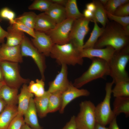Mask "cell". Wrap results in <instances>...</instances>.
Masks as SVG:
<instances>
[{"instance_id": "cell-1", "label": "cell", "mask_w": 129, "mask_h": 129, "mask_svg": "<svg viewBox=\"0 0 129 129\" xmlns=\"http://www.w3.org/2000/svg\"><path fill=\"white\" fill-rule=\"evenodd\" d=\"M129 46V36L125 34L123 26L114 21H109L94 48L110 46L118 52Z\"/></svg>"}, {"instance_id": "cell-2", "label": "cell", "mask_w": 129, "mask_h": 129, "mask_svg": "<svg viewBox=\"0 0 129 129\" xmlns=\"http://www.w3.org/2000/svg\"><path fill=\"white\" fill-rule=\"evenodd\" d=\"M80 53L72 43L69 42L63 44H54L49 56L61 65H82L83 59L81 57Z\"/></svg>"}, {"instance_id": "cell-3", "label": "cell", "mask_w": 129, "mask_h": 129, "mask_svg": "<svg viewBox=\"0 0 129 129\" xmlns=\"http://www.w3.org/2000/svg\"><path fill=\"white\" fill-rule=\"evenodd\" d=\"M129 61V46L115 52L108 63L109 75L114 84L122 81H129V75L126 68Z\"/></svg>"}, {"instance_id": "cell-4", "label": "cell", "mask_w": 129, "mask_h": 129, "mask_svg": "<svg viewBox=\"0 0 129 129\" xmlns=\"http://www.w3.org/2000/svg\"><path fill=\"white\" fill-rule=\"evenodd\" d=\"M91 59V62L88 69L81 76L75 79L73 83L77 88H80L93 81L109 75L108 62L97 58H93Z\"/></svg>"}, {"instance_id": "cell-5", "label": "cell", "mask_w": 129, "mask_h": 129, "mask_svg": "<svg viewBox=\"0 0 129 129\" xmlns=\"http://www.w3.org/2000/svg\"><path fill=\"white\" fill-rule=\"evenodd\" d=\"M113 81L107 83L105 90L106 94L103 100L95 107V112L96 122L105 126L109 124L115 117L111 109L110 102L112 94Z\"/></svg>"}, {"instance_id": "cell-6", "label": "cell", "mask_w": 129, "mask_h": 129, "mask_svg": "<svg viewBox=\"0 0 129 129\" xmlns=\"http://www.w3.org/2000/svg\"><path fill=\"white\" fill-rule=\"evenodd\" d=\"M79 106V112L75 118L77 129H93L96 122L94 104L90 100H85Z\"/></svg>"}, {"instance_id": "cell-7", "label": "cell", "mask_w": 129, "mask_h": 129, "mask_svg": "<svg viewBox=\"0 0 129 129\" xmlns=\"http://www.w3.org/2000/svg\"><path fill=\"white\" fill-rule=\"evenodd\" d=\"M0 65L4 81L9 86L18 89L22 85L29 82V80L23 78L20 75L18 63L2 61Z\"/></svg>"}, {"instance_id": "cell-8", "label": "cell", "mask_w": 129, "mask_h": 129, "mask_svg": "<svg viewBox=\"0 0 129 129\" xmlns=\"http://www.w3.org/2000/svg\"><path fill=\"white\" fill-rule=\"evenodd\" d=\"M91 21L84 17L75 20L69 33V42L80 52L83 49L84 38L89 31V24Z\"/></svg>"}, {"instance_id": "cell-9", "label": "cell", "mask_w": 129, "mask_h": 129, "mask_svg": "<svg viewBox=\"0 0 129 129\" xmlns=\"http://www.w3.org/2000/svg\"><path fill=\"white\" fill-rule=\"evenodd\" d=\"M20 46L22 56L29 57L32 59L39 69L42 78L44 80V72L46 67L45 56L38 51L25 35Z\"/></svg>"}, {"instance_id": "cell-10", "label": "cell", "mask_w": 129, "mask_h": 129, "mask_svg": "<svg viewBox=\"0 0 129 129\" xmlns=\"http://www.w3.org/2000/svg\"><path fill=\"white\" fill-rule=\"evenodd\" d=\"M75 20L67 18L45 33L50 38L54 44L61 45L68 43L69 34Z\"/></svg>"}, {"instance_id": "cell-11", "label": "cell", "mask_w": 129, "mask_h": 129, "mask_svg": "<svg viewBox=\"0 0 129 129\" xmlns=\"http://www.w3.org/2000/svg\"><path fill=\"white\" fill-rule=\"evenodd\" d=\"M115 52L114 49L110 46L104 48H94L83 49L80 53L81 57L88 58L90 59L97 58L103 59L108 63Z\"/></svg>"}, {"instance_id": "cell-12", "label": "cell", "mask_w": 129, "mask_h": 129, "mask_svg": "<svg viewBox=\"0 0 129 129\" xmlns=\"http://www.w3.org/2000/svg\"><path fill=\"white\" fill-rule=\"evenodd\" d=\"M35 37L31 42L38 51L45 56H49L54 44L50 38L45 33L35 31Z\"/></svg>"}, {"instance_id": "cell-13", "label": "cell", "mask_w": 129, "mask_h": 129, "mask_svg": "<svg viewBox=\"0 0 129 129\" xmlns=\"http://www.w3.org/2000/svg\"><path fill=\"white\" fill-rule=\"evenodd\" d=\"M90 94V91L87 90L77 88L70 82L67 89L62 93V104L59 113H63L66 106L76 98L81 96H88Z\"/></svg>"}, {"instance_id": "cell-14", "label": "cell", "mask_w": 129, "mask_h": 129, "mask_svg": "<svg viewBox=\"0 0 129 129\" xmlns=\"http://www.w3.org/2000/svg\"><path fill=\"white\" fill-rule=\"evenodd\" d=\"M61 70L56 75L54 80L50 82L47 90L50 93L60 91L63 92L68 87L70 82L68 78V68L64 64L61 65Z\"/></svg>"}, {"instance_id": "cell-15", "label": "cell", "mask_w": 129, "mask_h": 129, "mask_svg": "<svg viewBox=\"0 0 129 129\" xmlns=\"http://www.w3.org/2000/svg\"><path fill=\"white\" fill-rule=\"evenodd\" d=\"M0 54L1 60L18 63L22 62L20 45L10 46L5 43L1 46Z\"/></svg>"}, {"instance_id": "cell-16", "label": "cell", "mask_w": 129, "mask_h": 129, "mask_svg": "<svg viewBox=\"0 0 129 129\" xmlns=\"http://www.w3.org/2000/svg\"><path fill=\"white\" fill-rule=\"evenodd\" d=\"M34 95L28 91L26 84L22 85L20 92L18 96V114L23 116L28 107L31 99Z\"/></svg>"}, {"instance_id": "cell-17", "label": "cell", "mask_w": 129, "mask_h": 129, "mask_svg": "<svg viewBox=\"0 0 129 129\" xmlns=\"http://www.w3.org/2000/svg\"><path fill=\"white\" fill-rule=\"evenodd\" d=\"M37 113L33 98L23 116L25 123L32 129H43L38 121Z\"/></svg>"}, {"instance_id": "cell-18", "label": "cell", "mask_w": 129, "mask_h": 129, "mask_svg": "<svg viewBox=\"0 0 129 129\" xmlns=\"http://www.w3.org/2000/svg\"><path fill=\"white\" fill-rule=\"evenodd\" d=\"M56 24L45 12L37 15L34 30L45 33L53 28Z\"/></svg>"}, {"instance_id": "cell-19", "label": "cell", "mask_w": 129, "mask_h": 129, "mask_svg": "<svg viewBox=\"0 0 129 129\" xmlns=\"http://www.w3.org/2000/svg\"><path fill=\"white\" fill-rule=\"evenodd\" d=\"M18 89L11 87L6 84L0 89V98L6 105H16L18 104Z\"/></svg>"}, {"instance_id": "cell-20", "label": "cell", "mask_w": 129, "mask_h": 129, "mask_svg": "<svg viewBox=\"0 0 129 129\" xmlns=\"http://www.w3.org/2000/svg\"><path fill=\"white\" fill-rule=\"evenodd\" d=\"M17 113L16 105H6L0 114V129H7Z\"/></svg>"}, {"instance_id": "cell-21", "label": "cell", "mask_w": 129, "mask_h": 129, "mask_svg": "<svg viewBox=\"0 0 129 129\" xmlns=\"http://www.w3.org/2000/svg\"><path fill=\"white\" fill-rule=\"evenodd\" d=\"M50 94L47 91L42 96L35 97L33 98L38 114L41 118L45 117L48 113L49 100Z\"/></svg>"}, {"instance_id": "cell-22", "label": "cell", "mask_w": 129, "mask_h": 129, "mask_svg": "<svg viewBox=\"0 0 129 129\" xmlns=\"http://www.w3.org/2000/svg\"><path fill=\"white\" fill-rule=\"evenodd\" d=\"M45 12L56 24L60 23L66 19L64 6L52 3L48 10Z\"/></svg>"}, {"instance_id": "cell-23", "label": "cell", "mask_w": 129, "mask_h": 129, "mask_svg": "<svg viewBox=\"0 0 129 129\" xmlns=\"http://www.w3.org/2000/svg\"><path fill=\"white\" fill-rule=\"evenodd\" d=\"M113 111L116 116L124 113L126 117L129 116V97H115L113 103Z\"/></svg>"}, {"instance_id": "cell-24", "label": "cell", "mask_w": 129, "mask_h": 129, "mask_svg": "<svg viewBox=\"0 0 129 129\" xmlns=\"http://www.w3.org/2000/svg\"><path fill=\"white\" fill-rule=\"evenodd\" d=\"M92 2L95 4L96 8L95 11L93 12L91 22L95 21L100 23L102 27L105 28L109 21L104 6L99 0H94Z\"/></svg>"}, {"instance_id": "cell-25", "label": "cell", "mask_w": 129, "mask_h": 129, "mask_svg": "<svg viewBox=\"0 0 129 129\" xmlns=\"http://www.w3.org/2000/svg\"><path fill=\"white\" fill-rule=\"evenodd\" d=\"M7 35L5 44L10 46L20 45L25 35L24 33L14 28L10 25L7 28Z\"/></svg>"}, {"instance_id": "cell-26", "label": "cell", "mask_w": 129, "mask_h": 129, "mask_svg": "<svg viewBox=\"0 0 129 129\" xmlns=\"http://www.w3.org/2000/svg\"><path fill=\"white\" fill-rule=\"evenodd\" d=\"M63 92L58 91L51 93L49 98L48 113L59 111L62 105V95Z\"/></svg>"}, {"instance_id": "cell-27", "label": "cell", "mask_w": 129, "mask_h": 129, "mask_svg": "<svg viewBox=\"0 0 129 129\" xmlns=\"http://www.w3.org/2000/svg\"><path fill=\"white\" fill-rule=\"evenodd\" d=\"M93 22L94 25L93 30L89 38L84 43L83 49L94 48L95 43L104 30V28L99 27L97 22L95 21Z\"/></svg>"}, {"instance_id": "cell-28", "label": "cell", "mask_w": 129, "mask_h": 129, "mask_svg": "<svg viewBox=\"0 0 129 129\" xmlns=\"http://www.w3.org/2000/svg\"><path fill=\"white\" fill-rule=\"evenodd\" d=\"M64 7L66 19L75 20L84 17L78 9L76 0H68Z\"/></svg>"}, {"instance_id": "cell-29", "label": "cell", "mask_w": 129, "mask_h": 129, "mask_svg": "<svg viewBox=\"0 0 129 129\" xmlns=\"http://www.w3.org/2000/svg\"><path fill=\"white\" fill-rule=\"evenodd\" d=\"M44 80L41 78L37 79L35 82L31 81L27 86L28 90L30 93L34 95L35 97H39L43 96L44 94L45 83Z\"/></svg>"}, {"instance_id": "cell-30", "label": "cell", "mask_w": 129, "mask_h": 129, "mask_svg": "<svg viewBox=\"0 0 129 129\" xmlns=\"http://www.w3.org/2000/svg\"><path fill=\"white\" fill-rule=\"evenodd\" d=\"M112 92L115 97H129V81H122L115 84Z\"/></svg>"}, {"instance_id": "cell-31", "label": "cell", "mask_w": 129, "mask_h": 129, "mask_svg": "<svg viewBox=\"0 0 129 129\" xmlns=\"http://www.w3.org/2000/svg\"><path fill=\"white\" fill-rule=\"evenodd\" d=\"M37 15L33 11L25 12L18 17L15 20L18 21L28 27L34 30Z\"/></svg>"}, {"instance_id": "cell-32", "label": "cell", "mask_w": 129, "mask_h": 129, "mask_svg": "<svg viewBox=\"0 0 129 129\" xmlns=\"http://www.w3.org/2000/svg\"><path fill=\"white\" fill-rule=\"evenodd\" d=\"M52 3L49 0H35L28 6V9L45 12L48 10Z\"/></svg>"}, {"instance_id": "cell-33", "label": "cell", "mask_w": 129, "mask_h": 129, "mask_svg": "<svg viewBox=\"0 0 129 129\" xmlns=\"http://www.w3.org/2000/svg\"><path fill=\"white\" fill-rule=\"evenodd\" d=\"M15 14L12 10L7 7L4 8L0 11V17L8 20L10 25H12L15 22Z\"/></svg>"}, {"instance_id": "cell-34", "label": "cell", "mask_w": 129, "mask_h": 129, "mask_svg": "<svg viewBox=\"0 0 129 129\" xmlns=\"http://www.w3.org/2000/svg\"><path fill=\"white\" fill-rule=\"evenodd\" d=\"M15 23L12 25L13 27L19 31L25 32L32 37L33 38L35 37V31L27 27L21 22L15 20Z\"/></svg>"}, {"instance_id": "cell-35", "label": "cell", "mask_w": 129, "mask_h": 129, "mask_svg": "<svg viewBox=\"0 0 129 129\" xmlns=\"http://www.w3.org/2000/svg\"><path fill=\"white\" fill-rule=\"evenodd\" d=\"M108 18L120 24L123 27L129 24V16L122 17L110 14L105 10Z\"/></svg>"}, {"instance_id": "cell-36", "label": "cell", "mask_w": 129, "mask_h": 129, "mask_svg": "<svg viewBox=\"0 0 129 129\" xmlns=\"http://www.w3.org/2000/svg\"><path fill=\"white\" fill-rule=\"evenodd\" d=\"M23 116L17 114L12 120L7 129H21L25 124Z\"/></svg>"}, {"instance_id": "cell-37", "label": "cell", "mask_w": 129, "mask_h": 129, "mask_svg": "<svg viewBox=\"0 0 129 129\" xmlns=\"http://www.w3.org/2000/svg\"><path fill=\"white\" fill-rule=\"evenodd\" d=\"M120 5L119 0H108L106 4L103 6L106 11L113 14L117 8Z\"/></svg>"}, {"instance_id": "cell-38", "label": "cell", "mask_w": 129, "mask_h": 129, "mask_svg": "<svg viewBox=\"0 0 129 129\" xmlns=\"http://www.w3.org/2000/svg\"><path fill=\"white\" fill-rule=\"evenodd\" d=\"M113 14L122 17L129 16V3L118 6L115 11Z\"/></svg>"}, {"instance_id": "cell-39", "label": "cell", "mask_w": 129, "mask_h": 129, "mask_svg": "<svg viewBox=\"0 0 129 129\" xmlns=\"http://www.w3.org/2000/svg\"><path fill=\"white\" fill-rule=\"evenodd\" d=\"M75 118V116H72L62 129H77Z\"/></svg>"}, {"instance_id": "cell-40", "label": "cell", "mask_w": 129, "mask_h": 129, "mask_svg": "<svg viewBox=\"0 0 129 129\" xmlns=\"http://www.w3.org/2000/svg\"><path fill=\"white\" fill-rule=\"evenodd\" d=\"M2 20V19L0 17V22ZM7 34V31L4 29L0 25V43H4L5 39L6 38Z\"/></svg>"}, {"instance_id": "cell-41", "label": "cell", "mask_w": 129, "mask_h": 129, "mask_svg": "<svg viewBox=\"0 0 129 129\" xmlns=\"http://www.w3.org/2000/svg\"><path fill=\"white\" fill-rule=\"evenodd\" d=\"M116 117L115 116L109 124V129H120L117 123Z\"/></svg>"}, {"instance_id": "cell-42", "label": "cell", "mask_w": 129, "mask_h": 129, "mask_svg": "<svg viewBox=\"0 0 129 129\" xmlns=\"http://www.w3.org/2000/svg\"><path fill=\"white\" fill-rule=\"evenodd\" d=\"M86 9L91 11L93 13L95 11L96 8L95 4L93 2L86 4Z\"/></svg>"}, {"instance_id": "cell-43", "label": "cell", "mask_w": 129, "mask_h": 129, "mask_svg": "<svg viewBox=\"0 0 129 129\" xmlns=\"http://www.w3.org/2000/svg\"><path fill=\"white\" fill-rule=\"evenodd\" d=\"M83 14L85 17L87 18L90 19L91 20V18L93 16L92 12L85 9L84 10Z\"/></svg>"}, {"instance_id": "cell-44", "label": "cell", "mask_w": 129, "mask_h": 129, "mask_svg": "<svg viewBox=\"0 0 129 129\" xmlns=\"http://www.w3.org/2000/svg\"><path fill=\"white\" fill-rule=\"evenodd\" d=\"M68 0H49L53 3H55L64 6Z\"/></svg>"}, {"instance_id": "cell-45", "label": "cell", "mask_w": 129, "mask_h": 129, "mask_svg": "<svg viewBox=\"0 0 129 129\" xmlns=\"http://www.w3.org/2000/svg\"><path fill=\"white\" fill-rule=\"evenodd\" d=\"M93 129H109L108 128L103 126L96 122Z\"/></svg>"}, {"instance_id": "cell-46", "label": "cell", "mask_w": 129, "mask_h": 129, "mask_svg": "<svg viewBox=\"0 0 129 129\" xmlns=\"http://www.w3.org/2000/svg\"><path fill=\"white\" fill-rule=\"evenodd\" d=\"M6 104L5 102L0 98V114L5 107Z\"/></svg>"}, {"instance_id": "cell-47", "label": "cell", "mask_w": 129, "mask_h": 129, "mask_svg": "<svg viewBox=\"0 0 129 129\" xmlns=\"http://www.w3.org/2000/svg\"><path fill=\"white\" fill-rule=\"evenodd\" d=\"M123 30L125 34L127 36H129V24L123 27Z\"/></svg>"}, {"instance_id": "cell-48", "label": "cell", "mask_w": 129, "mask_h": 129, "mask_svg": "<svg viewBox=\"0 0 129 129\" xmlns=\"http://www.w3.org/2000/svg\"><path fill=\"white\" fill-rule=\"evenodd\" d=\"M4 81L3 74L0 65V82Z\"/></svg>"}, {"instance_id": "cell-49", "label": "cell", "mask_w": 129, "mask_h": 129, "mask_svg": "<svg viewBox=\"0 0 129 129\" xmlns=\"http://www.w3.org/2000/svg\"><path fill=\"white\" fill-rule=\"evenodd\" d=\"M121 5H123L129 3V0H119Z\"/></svg>"}, {"instance_id": "cell-50", "label": "cell", "mask_w": 129, "mask_h": 129, "mask_svg": "<svg viewBox=\"0 0 129 129\" xmlns=\"http://www.w3.org/2000/svg\"><path fill=\"white\" fill-rule=\"evenodd\" d=\"M21 129H32L27 125L25 124L22 127Z\"/></svg>"}, {"instance_id": "cell-51", "label": "cell", "mask_w": 129, "mask_h": 129, "mask_svg": "<svg viewBox=\"0 0 129 129\" xmlns=\"http://www.w3.org/2000/svg\"><path fill=\"white\" fill-rule=\"evenodd\" d=\"M108 0H99L103 5H104L106 4Z\"/></svg>"}, {"instance_id": "cell-52", "label": "cell", "mask_w": 129, "mask_h": 129, "mask_svg": "<svg viewBox=\"0 0 129 129\" xmlns=\"http://www.w3.org/2000/svg\"><path fill=\"white\" fill-rule=\"evenodd\" d=\"M5 84H6L4 81L0 82V89Z\"/></svg>"}, {"instance_id": "cell-53", "label": "cell", "mask_w": 129, "mask_h": 129, "mask_svg": "<svg viewBox=\"0 0 129 129\" xmlns=\"http://www.w3.org/2000/svg\"><path fill=\"white\" fill-rule=\"evenodd\" d=\"M0 48H1V46L0 45ZM1 61V58L0 56V62Z\"/></svg>"}]
</instances>
